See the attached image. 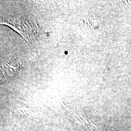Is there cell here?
<instances>
[{
    "label": "cell",
    "mask_w": 131,
    "mask_h": 131,
    "mask_svg": "<svg viewBox=\"0 0 131 131\" xmlns=\"http://www.w3.org/2000/svg\"><path fill=\"white\" fill-rule=\"evenodd\" d=\"M21 66L18 59L9 60L5 62L1 67V81L8 80L17 74Z\"/></svg>",
    "instance_id": "obj_2"
},
{
    "label": "cell",
    "mask_w": 131,
    "mask_h": 131,
    "mask_svg": "<svg viewBox=\"0 0 131 131\" xmlns=\"http://www.w3.org/2000/svg\"><path fill=\"white\" fill-rule=\"evenodd\" d=\"M1 24H5L13 29L20 34L26 41H33L40 32L37 20L32 17H11L3 19Z\"/></svg>",
    "instance_id": "obj_1"
},
{
    "label": "cell",
    "mask_w": 131,
    "mask_h": 131,
    "mask_svg": "<svg viewBox=\"0 0 131 131\" xmlns=\"http://www.w3.org/2000/svg\"><path fill=\"white\" fill-rule=\"evenodd\" d=\"M14 111L19 116H24L36 121H38L39 120L37 113L34 111L31 108L26 107L25 106L19 105L18 107H16L14 109Z\"/></svg>",
    "instance_id": "obj_3"
}]
</instances>
